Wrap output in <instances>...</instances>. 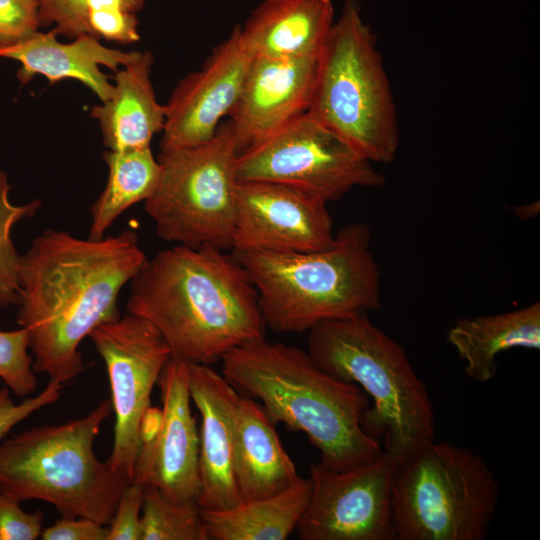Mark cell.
<instances>
[{
    "label": "cell",
    "mask_w": 540,
    "mask_h": 540,
    "mask_svg": "<svg viewBox=\"0 0 540 540\" xmlns=\"http://www.w3.org/2000/svg\"><path fill=\"white\" fill-rule=\"evenodd\" d=\"M146 260L131 229L97 240L48 229L33 239L20 255L17 323L35 373L63 385L83 371L81 341L120 316L119 293Z\"/></svg>",
    "instance_id": "6da1fadb"
},
{
    "label": "cell",
    "mask_w": 540,
    "mask_h": 540,
    "mask_svg": "<svg viewBox=\"0 0 540 540\" xmlns=\"http://www.w3.org/2000/svg\"><path fill=\"white\" fill-rule=\"evenodd\" d=\"M127 313L152 323L171 357L211 365L264 337L258 294L234 254L203 245L158 252L130 281Z\"/></svg>",
    "instance_id": "7a4b0ae2"
},
{
    "label": "cell",
    "mask_w": 540,
    "mask_h": 540,
    "mask_svg": "<svg viewBox=\"0 0 540 540\" xmlns=\"http://www.w3.org/2000/svg\"><path fill=\"white\" fill-rule=\"evenodd\" d=\"M221 362L227 382L259 400L275 425L305 433L326 468L345 470L383 451L361 426L368 395L322 370L307 351L261 337L229 351Z\"/></svg>",
    "instance_id": "3957f363"
},
{
    "label": "cell",
    "mask_w": 540,
    "mask_h": 540,
    "mask_svg": "<svg viewBox=\"0 0 540 540\" xmlns=\"http://www.w3.org/2000/svg\"><path fill=\"white\" fill-rule=\"evenodd\" d=\"M307 352L331 376L358 385L372 400L363 430L398 465L435 440V412L428 389L404 347L376 326L368 313L321 322L309 331Z\"/></svg>",
    "instance_id": "277c9868"
},
{
    "label": "cell",
    "mask_w": 540,
    "mask_h": 540,
    "mask_svg": "<svg viewBox=\"0 0 540 540\" xmlns=\"http://www.w3.org/2000/svg\"><path fill=\"white\" fill-rule=\"evenodd\" d=\"M371 230L356 222L322 250L298 253L233 252L257 291L266 327L277 333L309 331L329 320L381 308L380 271Z\"/></svg>",
    "instance_id": "5b68a950"
},
{
    "label": "cell",
    "mask_w": 540,
    "mask_h": 540,
    "mask_svg": "<svg viewBox=\"0 0 540 540\" xmlns=\"http://www.w3.org/2000/svg\"><path fill=\"white\" fill-rule=\"evenodd\" d=\"M111 400L62 424L25 430L0 444V490L18 500H42L62 517L109 525L131 483L98 459L94 443Z\"/></svg>",
    "instance_id": "8992f818"
},
{
    "label": "cell",
    "mask_w": 540,
    "mask_h": 540,
    "mask_svg": "<svg viewBox=\"0 0 540 540\" xmlns=\"http://www.w3.org/2000/svg\"><path fill=\"white\" fill-rule=\"evenodd\" d=\"M372 163H389L400 132L392 89L358 0H345L318 54L308 111Z\"/></svg>",
    "instance_id": "52a82bcc"
},
{
    "label": "cell",
    "mask_w": 540,
    "mask_h": 540,
    "mask_svg": "<svg viewBox=\"0 0 540 540\" xmlns=\"http://www.w3.org/2000/svg\"><path fill=\"white\" fill-rule=\"evenodd\" d=\"M498 502L495 472L471 449L432 441L396 466L397 540H483Z\"/></svg>",
    "instance_id": "ba28073f"
},
{
    "label": "cell",
    "mask_w": 540,
    "mask_h": 540,
    "mask_svg": "<svg viewBox=\"0 0 540 540\" xmlns=\"http://www.w3.org/2000/svg\"><path fill=\"white\" fill-rule=\"evenodd\" d=\"M238 157L230 121L206 143L161 150L159 183L145 201L161 239L190 247L233 248Z\"/></svg>",
    "instance_id": "9c48e42d"
},
{
    "label": "cell",
    "mask_w": 540,
    "mask_h": 540,
    "mask_svg": "<svg viewBox=\"0 0 540 540\" xmlns=\"http://www.w3.org/2000/svg\"><path fill=\"white\" fill-rule=\"evenodd\" d=\"M237 178L294 186L326 203L343 198L356 187L385 184L370 160L309 112L242 152Z\"/></svg>",
    "instance_id": "30bf717a"
},
{
    "label": "cell",
    "mask_w": 540,
    "mask_h": 540,
    "mask_svg": "<svg viewBox=\"0 0 540 540\" xmlns=\"http://www.w3.org/2000/svg\"><path fill=\"white\" fill-rule=\"evenodd\" d=\"M88 337L106 365L115 413L113 447L106 462L132 482L151 393L171 357L170 349L152 323L130 313L97 326Z\"/></svg>",
    "instance_id": "8fae6325"
},
{
    "label": "cell",
    "mask_w": 540,
    "mask_h": 540,
    "mask_svg": "<svg viewBox=\"0 0 540 540\" xmlns=\"http://www.w3.org/2000/svg\"><path fill=\"white\" fill-rule=\"evenodd\" d=\"M397 464L384 451L345 470L309 466L311 492L296 527L301 540H397L391 490Z\"/></svg>",
    "instance_id": "7c38bea8"
},
{
    "label": "cell",
    "mask_w": 540,
    "mask_h": 540,
    "mask_svg": "<svg viewBox=\"0 0 540 540\" xmlns=\"http://www.w3.org/2000/svg\"><path fill=\"white\" fill-rule=\"evenodd\" d=\"M335 238L327 203L294 186L239 181L233 252H312Z\"/></svg>",
    "instance_id": "4fadbf2b"
},
{
    "label": "cell",
    "mask_w": 540,
    "mask_h": 540,
    "mask_svg": "<svg viewBox=\"0 0 540 540\" xmlns=\"http://www.w3.org/2000/svg\"><path fill=\"white\" fill-rule=\"evenodd\" d=\"M157 384L160 420L155 431L142 438L132 482L155 486L175 502L197 501L200 439L190 407L188 363L170 357Z\"/></svg>",
    "instance_id": "5bb4252c"
},
{
    "label": "cell",
    "mask_w": 540,
    "mask_h": 540,
    "mask_svg": "<svg viewBox=\"0 0 540 540\" xmlns=\"http://www.w3.org/2000/svg\"><path fill=\"white\" fill-rule=\"evenodd\" d=\"M254 55L235 26L202 67L185 76L167 105L161 150L210 141L235 106Z\"/></svg>",
    "instance_id": "9a60e30c"
},
{
    "label": "cell",
    "mask_w": 540,
    "mask_h": 540,
    "mask_svg": "<svg viewBox=\"0 0 540 540\" xmlns=\"http://www.w3.org/2000/svg\"><path fill=\"white\" fill-rule=\"evenodd\" d=\"M318 55L254 56L230 122L239 155L258 145L309 109Z\"/></svg>",
    "instance_id": "2e32d148"
},
{
    "label": "cell",
    "mask_w": 540,
    "mask_h": 540,
    "mask_svg": "<svg viewBox=\"0 0 540 540\" xmlns=\"http://www.w3.org/2000/svg\"><path fill=\"white\" fill-rule=\"evenodd\" d=\"M188 386L201 415L200 492L196 502L202 510L233 508L242 503L233 471L239 393L210 365L188 363Z\"/></svg>",
    "instance_id": "e0dca14e"
},
{
    "label": "cell",
    "mask_w": 540,
    "mask_h": 540,
    "mask_svg": "<svg viewBox=\"0 0 540 540\" xmlns=\"http://www.w3.org/2000/svg\"><path fill=\"white\" fill-rule=\"evenodd\" d=\"M139 52H123L100 44L99 39L83 34L72 42L57 40L54 30L37 32L13 46L0 49V58H9L21 63L16 73L21 84H26L35 75L45 76L51 84L72 78L90 88L102 102L111 98L114 85L100 67L117 72L121 66L132 62Z\"/></svg>",
    "instance_id": "ac0fdd59"
},
{
    "label": "cell",
    "mask_w": 540,
    "mask_h": 540,
    "mask_svg": "<svg viewBox=\"0 0 540 540\" xmlns=\"http://www.w3.org/2000/svg\"><path fill=\"white\" fill-rule=\"evenodd\" d=\"M233 471L242 502L276 495L300 478L281 444L276 425L259 402L240 394L235 414Z\"/></svg>",
    "instance_id": "d6986e66"
},
{
    "label": "cell",
    "mask_w": 540,
    "mask_h": 540,
    "mask_svg": "<svg viewBox=\"0 0 540 540\" xmlns=\"http://www.w3.org/2000/svg\"><path fill=\"white\" fill-rule=\"evenodd\" d=\"M334 21L332 0H264L240 29L254 56L296 58L318 55Z\"/></svg>",
    "instance_id": "ffe728a7"
},
{
    "label": "cell",
    "mask_w": 540,
    "mask_h": 540,
    "mask_svg": "<svg viewBox=\"0 0 540 540\" xmlns=\"http://www.w3.org/2000/svg\"><path fill=\"white\" fill-rule=\"evenodd\" d=\"M154 58L150 51L138 56L115 76L110 99L91 109L100 126L104 145L111 151L150 147L163 130L165 105L155 96L151 82Z\"/></svg>",
    "instance_id": "44dd1931"
},
{
    "label": "cell",
    "mask_w": 540,
    "mask_h": 540,
    "mask_svg": "<svg viewBox=\"0 0 540 540\" xmlns=\"http://www.w3.org/2000/svg\"><path fill=\"white\" fill-rule=\"evenodd\" d=\"M447 342L465 362L469 378L488 382L497 374L500 353L540 349V302L499 314L457 318L447 332Z\"/></svg>",
    "instance_id": "7402d4cb"
},
{
    "label": "cell",
    "mask_w": 540,
    "mask_h": 540,
    "mask_svg": "<svg viewBox=\"0 0 540 540\" xmlns=\"http://www.w3.org/2000/svg\"><path fill=\"white\" fill-rule=\"evenodd\" d=\"M309 478L284 491L226 510H202L209 540H285L296 529L309 502Z\"/></svg>",
    "instance_id": "603a6c76"
},
{
    "label": "cell",
    "mask_w": 540,
    "mask_h": 540,
    "mask_svg": "<svg viewBox=\"0 0 540 540\" xmlns=\"http://www.w3.org/2000/svg\"><path fill=\"white\" fill-rule=\"evenodd\" d=\"M107 183L91 207L89 238L97 240L129 207L146 201L159 183L161 167L151 147L107 150Z\"/></svg>",
    "instance_id": "cb8c5ba5"
},
{
    "label": "cell",
    "mask_w": 540,
    "mask_h": 540,
    "mask_svg": "<svg viewBox=\"0 0 540 540\" xmlns=\"http://www.w3.org/2000/svg\"><path fill=\"white\" fill-rule=\"evenodd\" d=\"M140 540H209L196 501L175 502L158 488L145 485Z\"/></svg>",
    "instance_id": "d4e9b609"
},
{
    "label": "cell",
    "mask_w": 540,
    "mask_h": 540,
    "mask_svg": "<svg viewBox=\"0 0 540 540\" xmlns=\"http://www.w3.org/2000/svg\"><path fill=\"white\" fill-rule=\"evenodd\" d=\"M10 184L6 172L0 166V307L18 305L20 284V254L12 240L14 226L30 218L41 207V199L32 200L23 205L13 204L10 200Z\"/></svg>",
    "instance_id": "484cf974"
},
{
    "label": "cell",
    "mask_w": 540,
    "mask_h": 540,
    "mask_svg": "<svg viewBox=\"0 0 540 540\" xmlns=\"http://www.w3.org/2000/svg\"><path fill=\"white\" fill-rule=\"evenodd\" d=\"M144 0H86V17L90 35L121 44L140 39L137 13Z\"/></svg>",
    "instance_id": "4316f807"
},
{
    "label": "cell",
    "mask_w": 540,
    "mask_h": 540,
    "mask_svg": "<svg viewBox=\"0 0 540 540\" xmlns=\"http://www.w3.org/2000/svg\"><path fill=\"white\" fill-rule=\"evenodd\" d=\"M29 337L24 328L0 331V379L18 397H27L37 387Z\"/></svg>",
    "instance_id": "83f0119b"
},
{
    "label": "cell",
    "mask_w": 540,
    "mask_h": 540,
    "mask_svg": "<svg viewBox=\"0 0 540 540\" xmlns=\"http://www.w3.org/2000/svg\"><path fill=\"white\" fill-rule=\"evenodd\" d=\"M40 26L37 0H0V49L26 40Z\"/></svg>",
    "instance_id": "f1b7e54d"
},
{
    "label": "cell",
    "mask_w": 540,
    "mask_h": 540,
    "mask_svg": "<svg viewBox=\"0 0 540 540\" xmlns=\"http://www.w3.org/2000/svg\"><path fill=\"white\" fill-rule=\"evenodd\" d=\"M41 26L54 25L57 35L74 39L90 34L86 0H37Z\"/></svg>",
    "instance_id": "f546056e"
},
{
    "label": "cell",
    "mask_w": 540,
    "mask_h": 540,
    "mask_svg": "<svg viewBox=\"0 0 540 540\" xmlns=\"http://www.w3.org/2000/svg\"><path fill=\"white\" fill-rule=\"evenodd\" d=\"M20 500L0 490V540H35L41 536L44 514L24 511Z\"/></svg>",
    "instance_id": "4dcf8cb0"
},
{
    "label": "cell",
    "mask_w": 540,
    "mask_h": 540,
    "mask_svg": "<svg viewBox=\"0 0 540 540\" xmlns=\"http://www.w3.org/2000/svg\"><path fill=\"white\" fill-rule=\"evenodd\" d=\"M144 486L131 482L121 493L106 540H140Z\"/></svg>",
    "instance_id": "1f68e13d"
},
{
    "label": "cell",
    "mask_w": 540,
    "mask_h": 540,
    "mask_svg": "<svg viewBox=\"0 0 540 540\" xmlns=\"http://www.w3.org/2000/svg\"><path fill=\"white\" fill-rule=\"evenodd\" d=\"M62 384L49 380L46 387L36 396L16 404L10 397L7 387L0 389V440L19 422L34 412L56 402L59 399Z\"/></svg>",
    "instance_id": "d6a6232c"
},
{
    "label": "cell",
    "mask_w": 540,
    "mask_h": 540,
    "mask_svg": "<svg viewBox=\"0 0 540 540\" xmlns=\"http://www.w3.org/2000/svg\"><path fill=\"white\" fill-rule=\"evenodd\" d=\"M108 527L87 518L62 517L42 530L43 540H106Z\"/></svg>",
    "instance_id": "836d02e7"
},
{
    "label": "cell",
    "mask_w": 540,
    "mask_h": 540,
    "mask_svg": "<svg viewBox=\"0 0 540 540\" xmlns=\"http://www.w3.org/2000/svg\"><path fill=\"white\" fill-rule=\"evenodd\" d=\"M515 215L521 219L531 218L539 212V202H533L528 205L516 207L514 209Z\"/></svg>",
    "instance_id": "e575fe53"
}]
</instances>
